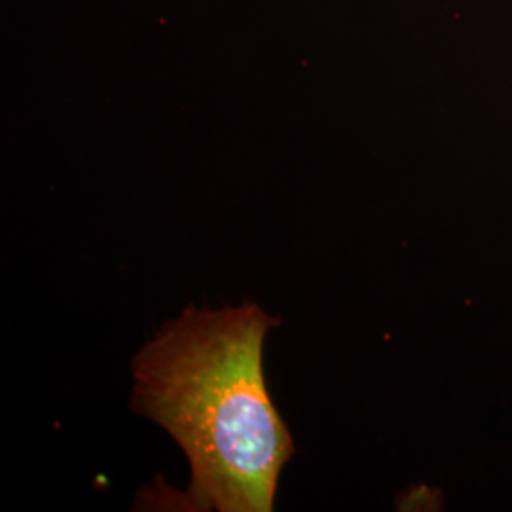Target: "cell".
Listing matches in <instances>:
<instances>
[{"instance_id": "1", "label": "cell", "mask_w": 512, "mask_h": 512, "mask_svg": "<svg viewBox=\"0 0 512 512\" xmlns=\"http://www.w3.org/2000/svg\"><path fill=\"white\" fill-rule=\"evenodd\" d=\"M279 325L255 302L188 306L133 357L131 410L165 429L190 465L177 509H274L294 454L262 365L266 334Z\"/></svg>"}, {"instance_id": "2", "label": "cell", "mask_w": 512, "mask_h": 512, "mask_svg": "<svg viewBox=\"0 0 512 512\" xmlns=\"http://www.w3.org/2000/svg\"><path fill=\"white\" fill-rule=\"evenodd\" d=\"M399 511H439L440 492L429 486H414L399 499Z\"/></svg>"}]
</instances>
